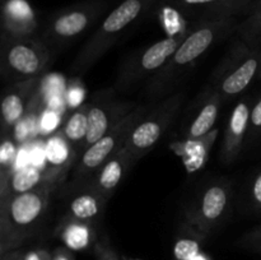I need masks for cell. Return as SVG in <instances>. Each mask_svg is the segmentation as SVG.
<instances>
[{
    "label": "cell",
    "instance_id": "1",
    "mask_svg": "<svg viewBox=\"0 0 261 260\" xmlns=\"http://www.w3.org/2000/svg\"><path fill=\"white\" fill-rule=\"evenodd\" d=\"M236 17L217 19L196 20L193 27L188 28L185 38L180 43L170 60L148 82L145 94L155 101L161 97L170 96L186 73L196 65L199 60L221 41L236 33Z\"/></svg>",
    "mask_w": 261,
    "mask_h": 260
},
{
    "label": "cell",
    "instance_id": "2",
    "mask_svg": "<svg viewBox=\"0 0 261 260\" xmlns=\"http://www.w3.org/2000/svg\"><path fill=\"white\" fill-rule=\"evenodd\" d=\"M56 185L0 198V254L19 249L40 227Z\"/></svg>",
    "mask_w": 261,
    "mask_h": 260
},
{
    "label": "cell",
    "instance_id": "3",
    "mask_svg": "<svg viewBox=\"0 0 261 260\" xmlns=\"http://www.w3.org/2000/svg\"><path fill=\"white\" fill-rule=\"evenodd\" d=\"M157 0H122L106 15L74 60L73 71L83 74L94 65L122 33L142 19Z\"/></svg>",
    "mask_w": 261,
    "mask_h": 260
},
{
    "label": "cell",
    "instance_id": "4",
    "mask_svg": "<svg viewBox=\"0 0 261 260\" xmlns=\"http://www.w3.org/2000/svg\"><path fill=\"white\" fill-rule=\"evenodd\" d=\"M148 111H149L148 105L135 106L101 139L89 145L86 150L81 153V157L78 158V162L74 168V188H83L112 155L116 154L125 147L134 127Z\"/></svg>",
    "mask_w": 261,
    "mask_h": 260
},
{
    "label": "cell",
    "instance_id": "5",
    "mask_svg": "<svg viewBox=\"0 0 261 260\" xmlns=\"http://www.w3.org/2000/svg\"><path fill=\"white\" fill-rule=\"evenodd\" d=\"M50 47L35 37H15L3 33L0 70L10 83L37 79L50 63Z\"/></svg>",
    "mask_w": 261,
    "mask_h": 260
},
{
    "label": "cell",
    "instance_id": "6",
    "mask_svg": "<svg viewBox=\"0 0 261 260\" xmlns=\"http://www.w3.org/2000/svg\"><path fill=\"white\" fill-rule=\"evenodd\" d=\"M261 48L251 47L237 37L228 53L214 69L208 87L218 92L223 99L241 94L259 75Z\"/></svg>",
    "mask_w": 261,
    "mask_h": 260
},
{
    "label": "cell",
    "instance_id": "7",
    "mask_svg": "<svg viewBox=\"0 0 261 260\" xmlns=\"http://www.w3.org/2000/svg\"><path fill=\"white\" fill-rule=\"evenodd\" d=\"M185 101V92L180 91L165 97L144 115L130 134L125 149L138 161L149 153L162 139L166 130L180 112Z\"/></svg>",
    "mask_w": 261,
    "mask_h": 260
},
{
    "label": "cell",
    "instance_id": "8",
    "mask_svg": "<svg viewBox=\"0 0 261 260\" xmlns=\"http://www.w3.org/2000/svg\"><path fill=\"white\" fill-rule=\"evenodd\" d=\"M188 33V28L177 35L168 36L152 43L144 50H140L127 58L120 66L115 89L119 92L127 91L145 78H152L167 64L171 56L180 46Z\"/></svg>",
    "mask_w": 261,
    "mask_h": 260
},
{
    "label": "cell",
    "instance_id": "9",
    "mask_svg": "<svg viewBox=\"0 0 261 260\" xmlns=\"http://www.w3.org/2000/svg\"><path fill=\"white\" fill-rule=\"evenodd\" d=\"M106 8V0H89L55 13L48 19L42 41L48 47H61L83 35Z\"/></svg>",
    "mask_w": 261,
    "mask_h": 260
},
{
    "label": "cell",
    "instance_id": "10",
    "mask_svg": "<svg viewBox=\"0 0 261 260\" xmlns=\"http://www.w3.org/2000/svg\"><path fill=\"white\" fill-rule=\"evenodd\" d=\"M231 194L228 181L219 180L209 184L186 211V224L200 237L211 233L228 213Z\"/></svg>",
    "mask_w": 261,
    "mask_h": 260
},
{
    "label": "cell",
    "instance_id": "11",
    "mask_svg": "<svg viewBox=\"0 0 261 260\" xmlns=\"http://www.w3.org/2000/svg\"><path fill=\"white\" fill-rule=\"evenodd\" d=\"M135 106L137 105L130 103V102H91L88 109V130H87L86 139L82 145L81 153L86 150L89 145L101 139Z\"/></svg>",
    "mask_w": 261,
    "mask_h": 260
},
{
    "label": "cell",
    "instance_id": "12",
    "mask_svg": "<svg viewBox=\"0 0 261 260\" xmlns=\"http://www.w3.org/2000/svg\"><path fill=\"white\" fill-rule=\"evenodd\" d=\"M251 0H168L181 15L196 20L236 17L249 7Z\"/></svg>",
    "mask_w": 261,
    "mask_h": 260
},
{
    "label": "cell",
    "instance_id": "13",
    "mask_svg": "<svg viewBox=\"0 0 261 260\" xmlns=\"http://www.w3.org/2000/svg\"><path fill=\"white\" fill-rule=\"evenodd\" d=\"M251 107V101L249 98H244L237 102L232 110L221 148V160L224 163L236 161L241 153L246 134L250 130Z\"/></svg>",
    "mask_w": 261,
    "mask_h": 260
},
{
    "label": "cell",
    "instance_id": "14",
    "mask_svg": "<svg viewBox=\"0 0 261 260\" xmlns=\"http://www.w3.org/2000/svg\"><path fill=\"white\" fill-rule=\"evenodd\" d=\"M135 162L137 160L124 147L116 154L112 155L84 186L101 194L110 200L117 186L121 184Z\"/></svg>",
    "mask_w": 261,
    "mask_h": 260
},
{
    "label": "cell",
    "instance_id": "15",
    "mask_svg": "<svg viewBox=\"0 0 261 260\" xmlns=\"http://www.w3.org/2000/svg\"><path fill=\"white\" fill-rule=\"evenodd\" d=\"M199 106L194 111L193 116L189 119L185 129L182 130L184 139H196L205 137L212 132L218 119L219 109L224 101L218 92L213 91L206 86L205 91L201 92Z\"/></svg>",
    "mask_w": 261,
    "mask_h": 260
},
{
    "label": "cell",
    "instance_id": "16",
    "mask_svg": "<svg viewBox=\"0 0 261 260\" xmlns=\"http://www.w3.org/2000/svg\"><path fill=\"white\" fill-rule=\"evenodd\" d=\"M37 84L38 78L12 83L7 89L2 101L3 135L9 134V130H12L24 116L27 105Z\"/></svg>",
    "mask_w": 261,
    "mask_h": 260
},
{
    "label": "cell",
    "instance_id": "17",
    "mask_svg": "<svg viewBox=\"0 0 261 260\" xmlns=\"http://www.w3.org/2000/svg\"><path fill=\"white\" fill-rule=\"evenodd\" d=\"M69 167H70V163L55 166V167L46 168V170H41L37 167L20 168L13 173L7 195L25 193V191L42 188V186L58 185L61 178L68 172Z\"/></svg>",
    "mask_w": 261,
    "mask_h": 260
},
{
    "label": "cell",
    "instance_id": "18",
    "mask_svg": "<svg viewBox=\"0 0 261 260\" xmlns=\"http://www.w3.org/2000/svg\"><path fill=\"white\" fill-rule=\"evenodd\" d=\"M37 20L25 0H7L3 8V33L15 37H33Z\"/></svg>",
    "mask_w": 261,
    "mask_h": 260
},
{
    "label": "cell",
    "instance_id": "19",
    "mask_svg": "<svg viewBox=\"0 0 261 260\" xmlns=\"http://www.w3.org/2000/svg\"><path fill=\"white\" fill-rule=\"evenodd\" d=\"M218 137V129H213L205 137L196 139H181L173 142L171 148L182 160L184 166L189 173H195L206 165L212 147Z\"/></svg>",
    "mask_w": 261,
    "mask_h": 260
},
{
    "label": "cell",
    "instance_id": "20",
    "mask_svg": "<svg viewBox=\"0 0 261 260\" xmlns=\"http://www.w3.org/2000/svg\"><path fill=\"white\" fill-rule=\"evenodd\" d=\"M55 236L71 251H82L96 245V224L65 214L56 226Z\"/></svg>",
    "mask_w": 261,
    "mask_h": 260
},
{
    "label": "cell",
    "instance_id": "21",
    "mask_svg": "<svg viewBox=\"0 0 261 260\" xmlns=\"http://www.w3.org/2000/svg\"><path fill=\"white\" fill-rule=\"evenodd\" d=\"M109 199L92 189L83 186L68 203L66 214L79 221L96 224L102 219Z\"/></svg>",
    "mask_w": 261,
    "mask_h": 260
},
{
    "label": "cell",
    "instance_id": "22",
    "mask_svg": "<svg viewBox=\"0 0 261 260\" xmlns=\"http://www.w3.org/2000/svg\"><path fill=\"white\" fill-rule=\"evenodd\" d=\"M88 109L89 103H83L81 107L73 110L63 126L64 138L71 145L78 148L79 152H81L82 145L86 139L87 130H88Z\"/></svg>",
    "mask_w": 261,
    "mask_h": 260
},
{
    "label": "cell",
    "instance_id": "23",
    "mask_svg": "<svg viewBox=\"0 0 261 260\" xmlns=\"http://www.w3.org/2000/svg\"><path fill=\"white\" fill-rule=\"evenodd\" d=\"M17 157V147L10 134L3 135V142L0 145V198L7 195L9 190V184L14 173V163Z\"/></svg>",
    "mask_w": 261,
    "mask_h": 260
},
{
    "label": "cell",
    "instance_id": "24",
    "mask_svg": "<svg viewBox=\"0 0 261 260\" xmlns=\"http://www.w3.org/2000/svg\"><path fill=\"white\" fill-rule=\"evenodd\" d=\"M236 35L251 47L261 48V5L247 19L239 23Z\"/></svg>",
    "mask_w": 261,
    "mask_h": 260
},
{
    "label": "cell",
    "instance_id": "25",
    "mask_svg": "<svg viewBox=\"0 0 261 260\" xmlns=\"http://www.w3.org/2000/svg\"><path fill=\"white\" fill-rule=\"evenodd\" d=\"M200 254V245L195 239L182 237L177 240L173 247V255L176 260H193Z\"/></svg>",
    "mask_w": 261,
    "mask_h": 260
},
{
    "label": "cell",
    "instance_id": "26",
    "mask_svg": "<svg viewBox=\"0 0 261 260\" xmlns=\"http://www.w3.org/2000/svg\"><path fill=\"white\" fill-rule=\"evenodd\" d=\"M84 88L79 81L70 82V86L68 88V94H66V101H68L69 107L73 110L78 109L83 105L84 99Z\"/></svg>",
    "mask_w": 261,
    "mask_h": 260
},
{
    "label": "cell",
    "instance_id": "27",
    "mask_svg": "<svg viewBox=\"0 0 261 260\" xmlns=\"http://www.w3.org/2000/svg\"><path fill=\"white\" fill-rule=\"evenodd\" d=\"M239 245L246 247V249L255 250L261 252V226L250 229L239 240Z\"/></svg>",
    "mask_w": 261,
    "mask_h": 260
},
{
    "label": "cell",
    "instance_id": "28",
    "mask_svg": "<svg viewBox=\"0 0 261 260\" xmlns=\"http://www.w3.org/2000/svg\"><path fill=\"white\" fill-rule=\"evenodd\" d=\"M94 252H96L97 260H120L116 251L111 247L109 241H97L94 245Z\"/></svg>",
    "mask_w": 261,
    "mask_h": 260
},
{
    "label": "cell",
    "instance_id": "29",
    "mask_svg": "<svg viewBox=\"0 0 261 260\" xmlns=\"http://www.w3.org/2000/svg\"><path fill=\"white\" fill-rule=\"evenodd\" d=\"M250 132H261V96L251 107V114H250Z\"/></svg>",
    "mask_w": 261,
    "mask_h": 260
},
{
    "label": "cell",
    "instance_id": "30",
    "mask_svg": "<svg viewBox=\"0 0 261 260\" xmlns=\"http://www.w3.org/2000/svg\"><path fill=\"white\" fill-rule=\"evenodd\" d=\"M250 195H251V203L255 206V209L261 211V171L256 173V176L252 180Z\"/></svg>",
    "mask_w": 261,
    "mask_h": 260
},
{
    "label": "cell",
    "instance_id": "31",
    "mask_svg": "<svg viewBox=\"0 0 261 260\" xmlns=\"http://www.w3.org/2000/svg\"><path fill=\"white\" fill-rule=\"evenodd\" d=\"M59 121H60V120H59L58 114H56L55 111L48 110V111H46L45 114H43L42 120H41V127H42L43 132H50L54 127H56Z\"/></svg>",
    "mask_w": 261,
    "mask_h": 260
},
{
    "label": "cell",
    "instance_id": "32",
    "mask_svg": "<svg viewBox=\"0 0 261 260\" xmlns=\"http://www.w3.org/2000/svg\"><path fill=\"white\" fill-rule=\"evenodd\" d=\"M24 260H53V252L46 249H33L25 252Z\"/></svg>",
    "mask_w": 261,
    "mask_h": 260
},
{
    "label": "cell",
    "instance_id": "33",
    "mask_svg": "<svg viewBox=\"0 0 261 260\" xmlns=\"http://www.w3.org/2000/svg\"><path fill=\"white\" fill-rule=\"evenodd\" d=\"M73 252L65 246L56 247L53 251V260H75Z\"/></svg>",
    "mask_w": 261,
    "mask_h": 260
},
{
    "label": "cell",
    "instance_id": "34",
    "mask_svg": "<svg viewBox=\"0 0 261 260\" xmlns=\"http://www.w3.org/2000/svg\"><path fill=\"white\" fill-rule=\"evenodd\" d=\"M24 255L25 254L22 250L14 249L2 255V260H24Z\"/></svg>",
    "mask_w": 261,
    "mask_h": 260
},
{
    "label": "cell",
    "instance_id": "35",
    "mask_svg": "<svg viewBox=\"0 0 261 260\" xmlns=\"http://www.w3.org/2000/svg\"><path fill=\"white\" fill-rule=\"evenodd\" d=\"M193 260H209V259H208V257L205 256V255H201V254H199L198 256H196V257H194Z\"/></svg>",
    "mask_w": 261,
    "mask_h": 260
},
{
    "label": "cell",
    "instance_id": "36",
    "mask_svg": "<svg viewBox=\"0 0 261 260\" xmlns=\"http://www.w3.org/2000/svg\"><path fill=\"white\" fill-rule=\"evenodd\" d=\"M257 78L261 79V66H260V71H259V75H257Z\"/></svg>",
    "mask_w": 261,
    "mask_h": 260
},
{
    "label": "cell",
    "instance_id": "37",
    "mask_svg": "<svg viewBox=\"0 0 261 260\" xmlns=\"http://www.w3.org/2000/svg\"><path fill=\"white\" fill-rule=\"evenodd\" d=\"M124 260H140V259H127V257H125Z\"/></svg>",
    "mask_w": 261,
    "mask_h": 260
}]
</instances>
